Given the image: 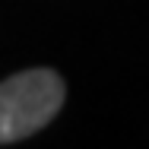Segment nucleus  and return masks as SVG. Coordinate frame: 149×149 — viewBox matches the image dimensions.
I'll return each mask as SVG.
<instances>
[{
	"label": "nucleus",
	"mask_w": 149,
	"mask_h": 149,
	"mask_svg": "<svg viewBox=\"0 0 149 149\" xmlns=\"http://www.w3.org/2000/svg\"><path fill=\"white\" fill-rule=\"evenodd\" d=\"M67 98L63 76L35 67L13 73L0 83V146L19 143L57 118Z\"/></svg>",
	"instance_id": "1"
}]
</instances>
